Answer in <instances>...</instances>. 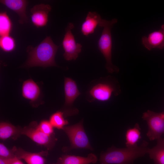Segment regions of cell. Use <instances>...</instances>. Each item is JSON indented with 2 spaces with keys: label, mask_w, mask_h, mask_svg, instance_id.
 <instances>
[{
  "label": "cell",
  "mask_w": 164,
  "mask_h": 164,
  "mask_svg": "<svg viewBox=\"0 0 164 164\" xmlns=\"http://www.w3.org/2000/svg\"><path fill=\"white\" fill-rule=\"evenodd\" d=\"M160 30L164 35V24H163L161 26V28Z\"/></svg>",
  "instance_id": "4316f807"
},
{
  "label": "cell",
  "mask_w": 164,
  "mask_h": 164,
  "mask_svg": "<svg viewBox=\"0 0 164 164\" xmlns=\"http://www.w3.org/2000/svg\"><path fill=\"white\" fill-rule=\"evenodd\" d=\"M58 164L57 163H55V164L54 163V164Z\"/></svg>",
  "instance_id": "83f0119b"
},
{
  "label": "cell",
  "mask_w": 164,
  "mask_h": 164,
  "mask_svg": "<svg viewBox=\"0 0 164 164\" xmlns=\"http://www.w3.org/2000/svg\"><path fill=\"white\" fill-rule=\"evenodd\" d=\"M97 161L96 155L92 153L88 154L86 157L64 155L58 159L57 163L58 164H89L95 163Z\"/></svg>",
  "instance_id": "9a60e30c"
},
{
  "label": "cell",
  "mask_w": 164,
  "mask_h": 164,
  "mask_svg": "<svg viewBox=\"0 0 164 164\" xmlns=\"http://www.w3.org/2000/svg\"><path fill=\"white\" fill-rule=\"evenodd\" d=\"M12 23L6 12L0 13V37L9 36L12 29Z\"/></svg>",
  "instance_id": "ffe728a7"
},
{
  "label": "cell",
  "mask_w": 164,
  "mask_h": 164,
  "mask_svg": "<svg viewBox=\"0 0 164 164\" xmlns=\"http://www.w3.org/2000/svg\"><path fill=\"white\" fill-rule=\"evenodd\" d=\"M22 91L23 97L32 102L36 101L40 94L39 87L32 79H28L23 82Z\"/></svg>",
  "instance_id": "2e32d148"
},
{
  "label": "cell",
  "mask_w": 164,
  "mask_h": 164,
  "mask_svg": "<svg viewBox=\"0 0 164 164\" xmlns=\"http://www.w3.org/2000/svg\"><path fill=\"white\" fill-rule=\"evenodd\" d=\"M142 41L144 46L149 50L164 48V35L160 30L152 32L147 36H142Z\"/></svg>",
  "instance_id": "4fadbf2b"
},
{
  "label": "cell",
  "mask_w": 164,
  "mask_h": 164,
  "mask_svg": "<svg viewBox=\"0 0 164 164\" xmlns=\"http://www.w3.org/2000/svg\"><path fill=\"white\" fill-rule=\"evenodd\" d=\"M15 157L12 149H9L3 143H0V158L9 159L14 158Z\"/></svg>",
  "instance_id": "cb8c5ba5"
},
{
  "label": "cell",
  "mask_w": 164,
  "mask_h": 164,
  "mask_svg": "<svg viewBox=\"0 0 164 164\" xmlns=\"http://www.w3.org/2000/svg\"><path fill=\"white\" fill-rule=\"evenodd\" d=\"M62 129L68 137L70 142V146L64 148V152L78 149L94 150L84 128L82 120L73 125L66 126Z\"/></svg>",
  "instance_id": "277c9868"
},
{
  "label": "cell",
  "mask_w": 164,
  "mask_h": 164,
  "mask_svg": "<svg viewBox=\"0 0 164 164\" xmlns=\"http://www.w3.org/2000/svg\"><path fill=\"white\" fill-rule=\"evenodd\" d=\"M11 164H24L21 159L16 156Z\"/></svg>",
  "instance_id": "484cf974"
},
{
  "label": "cell",
  "mask_w": 164,
  "mask_h": 164,
  "mask_svg": "<svg viewBox=\"0 0 164 164\" xmlns=\"http://www.w3.org/2000/svg\"><path fill=\"white\" fill-rule=\"evenodd\" d=\"M142 118L148 126L146 135L150 141L157 140L164 134V112L157 113L148 110L143 113Z\"/></svg>",
  "instance_id": "8992f818"
},
{
  "label": "cell",
  "mask_w": 164,
  "mask_h": 164,
  "mask_svg": "<svg viewBox=\"0 0 164 164\" xmlns=\"http://www.w3.org/2000/svg\"><path fill=\"white\" fill-rule=\"evenodd\" d=\"M51 9V6L48 4H40L33 7L30 9L31 18L33 24L37 28L46 26Z\"/></svg>",
  "instance_id": "30bf717a"
},
{
  "label": "cell",
  "mask_w": 164,
  "mask_h": 164,
  "mask_svg": "<svg viewBox=\"0 0 164 164\" xmlns=\"http://www.w3.org/2000/svg\"><path fill=\"white\" fill-rule=\"evenodd\" d=\"M21 128L10 123L2 122L0 124V138L5 140L10 138H16L21 135Z\"/></svg>",
  "instance_id": "ac0fdd59"
},
{
  "label": "cell",
  "mask_w": 164,
  "mask_h": 164,
  "mask_svg": "<svg viewBox=\"0 0 164 164\" xmlns=\"http://www.w3.org/2000/svg\"><path fill=\"white\" fill-rule=\"evenodd\" d=\"M74 28L72 23H69L65 29L62 44L64 52L63 55L67 61L75 60L81 51L82 45L76 42L71 30Z\"/></svg>",
  "instance_id": "9c48e42d"
},
{
  "label": "cell",
  "mask_w": 164,
  "mask_h": 164,
  "mask_svg": "<svg viewBox=\"0 0 164 164\" xmlns=\"http://www.w3.org/2000/svg\"><path fill=\"white\" fill-rule=\"evenodd\" d=\"M156 145L149 149L147 153L152 159L154 164H164V138L157 140Z\"/></svg>",
  "instance_id": "e0dca14e"
},
{
  "label": "cell",
  "mask_w": 164,
  "mask_h": 164,
  "mask_svg": "<svg viewBox=\"0 0 164 164\" xmlns=\"http://www.w3.org/2000/svg\"><path fill=\"white\" fill-rule=\"evenodd\" d=\"M12 149L17 158L23 160L27 164H45L46 159L43 156L47 155L46 152H31L16 147Z\"/></svg>",
  "instance_id": "8fae6325"
},
{
  "label": "cell",
  "mask_w": 164,
  "mask_h": 164,
  "mask_svg": "<svg viewBox=\"0 0 164 164\" xmlns=\"http://www.w3.org/2000/svg\"><path fill=\"white\" fill-rule=\"evenodd\" d=\"M59 46L54 43L50 36L46 37L35 47L31 46L27 48L28 59L23 67H57L55 56Z\"/></svg>",
  "instance_id": "6da1fadb"
},
{
  "label": "cell",
  "mask_w": 164,
  "mask_h": 164,
  "mask_svg": "<svg viewBox=\"0 0 164 164\" xmlns=\"http://www.w3.org/2000/svg\"><path fill=\"white\" fill-rule=\"evenodd\" d=\"M64 117L63 111H58L51 115L49 121L53 128L63 129L68 124V121L65 119Z\"/></svg>",
  "instance_id": "44dd1931"
},
{
  "label": "cell",
  "mask_w": 164,
  "mask_h": 164,
  "mask_svg": "<svg viewBox=\"0 0 164 164\" xmlns=\"http://www.w3.org/2000/svg\"><path fill=\"white\" fill-rule=\"evenodd\" d=\"M37 127L41 131L47 135H54L53 127L49 121H42L37 125Z\"/></svg>",
  "instance_id": "603a6c76"
},
{
  "label": "cell",
  "mask_w": 164,
  "mask_h": 164,
  "mask_svg": "<svg viewBox=\"0 0 164 164\" xmlns=\"http://www.w3.org/2000/svg\"><path fill=\"white\" fill-rule=\"evenodd\" d=\"M102 20L100 15L97 12H89L81 25V30L83 34L87 36L93 33Z\"/></svg>",
  "instance_id": "5bb4252c"
},
{
  "label": "cell",
  "mask_w": 164,
  "mask_h": 164,
  "mask_svg": "<svg viewBox=\"0 0 164 164\" xmlns=\"http://www.w3.org/2000/svg\"><path fill=\"white\" fill-rule=\"evenodd\" d=\"M163 112H164V111H163Z\"/></svg>",
  "instance_id": "f1b7e54d"
},
{
  "label": "cell",
  "mask_w": 164,
  "mask_h": 164,
  "mask_svg": "<svg viewBox=\"0 0 164 164\" xmlns=\"http://www.w3.org/2000/svg\"><path fill=\"white\" fill-rule=\"evenodd\" d=\"M141 138L140 128L139 124L136 123L134 127L128 128L126 131L125 135L126 147H132L137 145V143Z\"/></svg>",
  "instance_id": "d6986e66"
},
{
  "label": "cell",
  "mask_w": 164,
  "mask_h": 164,
  "mask_svg": "<svg viewBox=\"0 0 164 164\" xmlns=\"http://www.w3.org/2000/svg\"><path fill=\"white\" fill-rule=\"evenodd\" d=\"M148 144L144 140L140 145L134 147L120 148L112 146L101 153L100 164H132L136 159L147 153Z\"/></svg>",
  "instance_id": "7a4b0ae2"
},
{
  "label": "cell",
  "mask_w": 164,
  "mask_h": 164,
  "mask_svg": "<svg viewBox=\"0 0 164 164\" xmlns=\"http://www.w3.org/2000/svg\"><path fill=\"white\" fill-rule=\"evenodd\" d=\"M121 90L118 82L111 77L108 76L102 81L94 86L90 90L89 94L93 100L106 101L112 96H117Z\"/></svg>",
  "instance_id": "5b68a950"
},
{
  "label": "cell",
  "mask_w": 164,
  "mask_h": 164,
  "mask_svg": "<svg viewBox=\"0 0 164 164\" xmlns=\"http://www.w3.org/2000/svg\"><path fill=\"white\" fill-rule=\"evenodd\" d=\"M16 44L15 39L10 36L0 37V47L3 51L10 52L14 50Z\"/></svg>",
  "instance_id": "7402d4cb"
},
{
  "label": "cell",
  "mask_w": 164,
  "mask_h": 164,
  "mask_svg": "<svg viewBox=\"0 0 164 164\" xmlns=\"http://www.w3.org/2000/svg\"><path fill=\"white\" fill-rule=\"evenodd\" d=\"M15 157L9 159L0 158V164H11Z\"/></svg>",
  "instance_id": "d4e9b609"
},
{
  "label": "cell",
  "mask_w": 164,
  "mask_h": 164,
  "mask_svg": "<svg viewBox=\"0 0 164 164\" xmlns=\"http://www.w3.org/2000/svg\"><path fill=\"white\" fill-rule=\"evenodd\" d=\"M36 122L33 121L29 125L21 128V135L26 136L36 143L44 146L48 149H52L56 141L54 135L49 136L45 134L38 128Z\"/></svg>",
  "instance_id": "ba28073f"
},
{
  "label": "cell",
  "mask_w": 164,
  "mask_h": 164,
  "mask_svg": "<svg viewBox=\"0 0 164 164\" xmlns=\"http://www.w3.org/2000/svg\"><path fill=\"white\" fill-rule=\"evenodd\" d=\"M65 102L63 111L66 117L77 114L78 110L74 107L73 104L76 98L80 94L76 82L69 77H65L64 80Z\"/></svg>",
  "instance_id": "52a82bcc"
},
{
  "label": "cell",
  "mask_w": 164,
  "mask_h": 164,
  "mask_svg": "<svg viewBox=\"0 0 164 164\" xmlns=\"http://www.w3.org/2000/svg\"><path fill=\"white\" fill-rule=\"evenodd\" d=\"M0 2L18 14L19 17V22L21 24L27 23L28 18L26 15V8L28 2L25 0H0Z\"/></svg>",
  "instance_id": "7c38bea8"
},
{
  "label": "cell",
  "mask_w": 164,
  "mask_h": 164,
  "mask_svg": "<svg viewBox=\"0 0 164 164\" xmlns=\"http://www.w3.org/2000/svg\"><path fill=\"white\" fill-rule=\"evenodd\" d=\"M117 22V19L115 18L111 20L103 19L99 26L103 27V29L98 41V48L105 60V68L109 73H117L119 70L118 67L114 65L112 61L111 29Z\"/></svg>",
  "instance_id": "3957f363"
}]
</instances>
